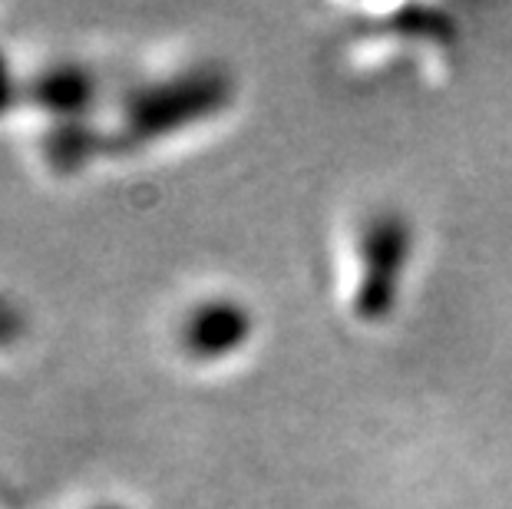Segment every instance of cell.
I'll use <instances>...</instances> for the list:
<instances>
[{
  "mask_svg": "<svg viewBox=\"0 0 512 509\" xmlns=\"http://www.w3.org/2000/svg\"><path fill=\"white\" fill-rule=\"evenodd\" d=\"M93 509H123V506H116V503H100V506H93Z\"/></svg>",
  "mask_w": 512,
  "mask_h": 509,
  "instance_id": "7",
  "label": "cell"
},
{
  "mask_svg": "<svg viewBox=\"0 0 512 509\" xmlns=\"http://www.w3.org/2000/svg\"><path fill=\"white\" fill-rule=\"evenodd\" d=\"M27 96L37 110L53 119H86L96 100V80L83 63H53L40 70L27 86Z\"/></svg>",
  "mask_w": 512,
  "mask_h": 509,
  "instance_id": "3",
  "label": "cell"
},
{
  "mask_svg": "<svg viewBox=\"0 0 512 509\" xmlns=\"http://www.w3.org/2000/svg\"><path fill=\"white\" fill-rule=\"evenodd\" d=\"M27 334V314L14 298L0 295V351L14 348V344Z\"/></svg>",
  "mask_w": 512,
  "mask_h": 509,
  "instance_id": "5",
  "label": "cell"
},
{
  "mask_svg": "<svg viewBox=\"0 0 512 509\" xmlns=\"http://www.w3.org/2000/svg\"><path fill=\"white\" fill-rule=\"evenodd\" d=\"M248 334V314L235 301H202L182 324V348L195 361H219Z\"/></svg>",
  "mask_w": 512,
  "mask_h": 509,
  "instance_id": "2",
  "label": "cell"
},
{
  "mask_svg": "<svg viewBox=\"0 0 512 509\" xmlns=\"http://www.w3.org/2000/svg\"><path fill=\"white\" fill-rule=\"evenodd\" d=\"M10 96H14V83H10L7 63H4V57H0V113L10 106Z\"/></svg>",
  "mask_w": 512,
  "mask_h": 509,
  "instance_id": "6",
  "label": "cell"
},
{
  "mask_svg": "<svg viewBox=\"0 0 512 509\" xmlns=\"http://www.w3.org/2000/svg\"><path fill=\"white\" fill-rule=\"evenodd\" d=\"M100 153V133L86 123V119H60L50 126V133L43 136V156L47 166L60 176H73L86 162Z\"/></svg>",
  "mask_w": 512,
  "mask_h": 509,
  "instance_id": "4",
  "label": "cell"
},
{
  "mask_svg": "<svg viewBox=\"0 0 512 509\" xmlns=\"http://www.w3.org/2000/svg\"><path fill=\"white\" fill-rule=\"evenodd\" d=\"M225 100H228V80L212 67L185 70L179 77L146 83L126 96L116 146L139 149L159 143V139H166L172 133H179V129L212 116L215 110H222Z\"/></svg>",
  "mask_w": 512,
  "mask_h": 509,
  "instance_id": "1",
  "label": "cell"
}]
</instances>
